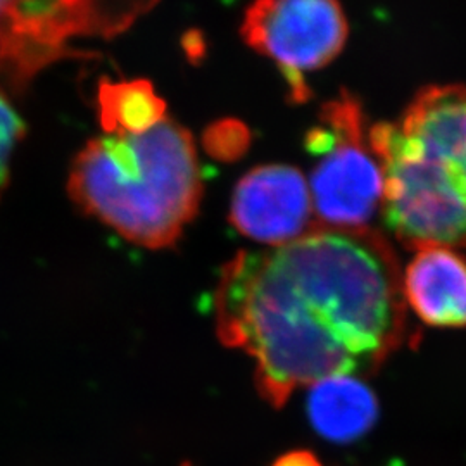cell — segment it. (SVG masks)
Returning a JSON list of instances; mask_svg holds the SVG:
<instances>
[{
    "instance_id": "cell-1",
    "label": "cell",
    "mask_w": 466,
    "mask_h": 466,
    "mask_svg": "<svg viewBox=\"0 0 466 466\" xmlns=\"http://www.w3.org/2000/svg\"><path fill=\"white\" fill-rule=\"evenodd\" d=\"M213 302L218 337L254 360L256 387L277 408L299 387L380 365L406 339L398 256L368 227L238 252Z\"/></svg>"
},
{
    "instance_id": "cell-2",
    "label": "cell",
    "mask_w": 466,
    "mask_h": 466,
    "mask_svg": "<svg viewBox=\"0 0 466 466\" xmlns=\"http://www.w3.org/2000/svg\"><path fill=\"white\" fill-rule=\"evenodd\" d=\"M67 188L80 209L128 242L165 249L202 199L194 138L169 117L142 134L102 135L75 157Z\"/></svg>"
},
{
    "instance_id": "cell-3",
    "label": "cell",
    "mask_w": 466,
    "mask_h": 466,
    "mask_svg": "<svg viewBox=\"0 0 466 466\" xmlns=\"http://www.w3.org/2000/svg\"><path fill=\"white\" fill-rule=\"evenodd\" d=\"M377 159L431 188L466 215V86L420 90L396 123L368 132Z\"/></svg>"
},
{
    "instance_id": "cell-4",
    "label": "cell",
    "mask_w": 466,
    "mask_h": 466,
    "mask_svg": "<svg viewBox=\"0 0 466 466\" xmlns=\"http://www.w3.org/2000/svg\"><path fill=\"white\" fill-rule=\"evenodd\" d=\"M306 147L319 157L308 185L321 227L367 228L382 206L383 175L360 100L342 92L327 102Z\"/></svg>"
},
{
    "instance_id": "cell-5",
    "label": "cell",
    "mask_w": 466,
    "mask_h": 466,
    "mask_svg": "<svg viewBox=\"0 0 466 466\" xmlns=\"http://www.w3.org/2000/svg\"><path fill=\"white\" fill-rule=\"evenodd\" d=\"M240 34L279 66L292 99L304 102L309 97L306 75L342 52L350 25L339 0H254Z\"/></svg>"
},
{
    "instance_id": "cell-6",
    "label": "cell",
    "mask_w": 466,
    "mask_h": 466,
    "mask_svg": "<svg viewBox=\"0 0 466 466\" xmlns=\"http://www.w3.org/2000/svg\"><path fill=\"white\" fill-rule=\"evenodd\" d=\"M313 215L309 185L299 169L265 165L238 180L228 219L244 237L277 248L309 232Z\"/></svg>"
},
{
    "instance_id": "cell-7",
    "label": "cell",
    "mask_w": 466,
    "mask_h": 466,
    "mask_svg": "<svg viewBox=\"0 0 466 466\" xmlns=\"http://www.w3.org/2000/svg\"><path fill=\"white\" fill-rule=\"evenodd\" d=\"M402 294L423 323L466 327V261L451 248L417 249L402 275Z\"/></svg>"
},
{
    "instance_id": "cell-8",
    "label": "cell",
    "mask_w": 466,
    "mask_h": 466,
    "mask_svg": "<svg viewBox=\"0 0 466 466\" xmlns=\"http://www.w3.org/2000/svg\"><path fill=\"white\" fill-rule=\"evenodd\" d=\"M308 411L318 433L333 442H352L377 421L375 394L352 375L330 377L311 385Z\"/></svg>"
},
{
    "instance_id": "cell-9",
    "label": "cell",
    "mask_w": 466,
    "mask_h": 466,
    "mask_svg": "<svg viewBox=\"0 0 466 466\" xmlns=\"http://www.w3.org/2000/svg\"><path fill=\"white\" fill-rule=\"evenodd\" d=\"M97 104L106 135L142 134L167 117V102L146 80L102 82Z\"/></svg>"
},
{
    "instance_id": "cell-10",
    "label": "cell",
    "mask_w": 466,
    "mask_h": 466,
    "mask_svg": "<svg viewBox=\"0 0 466 466\" xmlns=\"http://www.w3.org/2000/svg\"><path fill=\"white\" fill-rule=\"evenodd\" d=\"M25 125L13 106L0 96V196L9 180V165Z\"/></svg>"
},
{
    "instance_id": "cell-11",
    "label": "cell",
    "mask_w": 466,
    "mask_h": 466,
    "mask_svg": "<svg viewBox=\"0 0 466 466\" xmlns=\"http://www.w3.org/2000/svg\"><path fill=\"white\" fill-rule=\"evenodd\" d=\"M273 466H323L311 451H290L280 456Z\"/></svg>"
},
{
    "instance_id": "cell-12",
    "label": "cell",
    "mask_w": 466,
    "mask_h": 466,
    "mask_svg": "<svg viewBox=\"0 0 466 466\" xmlns=\"http://www.w3.org/2000/svg\"><path fill=\"white\" fill-rule=\"evenodd\" d=\"M16 2L17 0H0V17L4 16Z\"/></svg>"
},
{
    "instance_id": "cell-13",
    "label": "cell",
    "mask_w": 466,
    "mask_h": 466,
    "mask_svg": "<svg viewBox=\"0 0 466 466\" xmlns=\"http://www.w3.org/2000/svg\"><path fill=\"white\" fill-rule=\"evenodd\" d=\"M389 466H396V465H389Z\"/></svg>"
}]
</instances>
